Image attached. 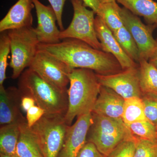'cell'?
Returning a JSON list of instances; mask_svg holds the SVG:
<instances>
[{"mask_svg":"<svg viewBox=\"0 0 157 157\" xmlns=\"http://www.w3.org/2000/svg\"><path fill=\"white\" fill-rule=\"evenodd\" d=\"M113 33L128 56L138 63L140 60L139 49L132 35L125 26Z\"/></svg>","mask_w":157,"mask_h":157,"instance_id":"23","label":"cell"},{"mask_svg":"<svg viewBox=\"0 0 157 157\" xmlns=\"http://www.w3.org/2000/svg\"><path fill=\"white\" fill-rule=\"evenodd\" d=\"M13 157H20L19 156H18V155L17 154H16L15 155H14V156H13Z\"/></svg>","mask_w":157,"mask_h":157,"instance_id":"38","label":"cell"},{"mask_svg":"<svg viewBox=\"0 0 157 157\" xmlns=\"http://www.w3.org/2000/svg\"><path fill=\"white\" fill-rule=\"evenodd\" d=\"M65 116L44 114L30 128L43 157H57L69 126Z\"/></svg>","mask_w":157,"mask_h":157,"instance_id":"5","label":"cell"},{"mask_svg":"<svg viewBox=\"0 0 157 157\" xmlns=\"http://www.w3.org/2000/svg\"><path fill=\"white\" fill-rule=\"evenodd\" d=\"M20 124L13 123L1 126L0 153L12 156L16 154L20 134Z\"/></svg>","mask_w":157,"mask_h":157,"instance_id":"19","label":"cell"},{"mask_svg":"<svg viewBox=\"0 0 157 157\" xmlns=\"http://www.w3.org/2000/svg\"><path fill=\"white\" fill-rule=\"evenodd\" d=\"M77 157H106L98 151L95 145L87 142L79 152Z\"/></svg>","mask_w":157,"mask_h":157,"instance_id":"31","label":"cell"},{"mask_svg":"<svg viewBox=\"0 0 157 157\" xmlns=\"http://www.w3.org/2000/svg\"><path fill=\"white\" fill-rule=\"evenodd\" d=\"M102 2H112V1H117V0H101Z\"/></svg>","mask_w":157,"mask_h":157,"instance_id":"37","label":"cell"},{"mask_svg":"<svg viewBox=\"0 0 157 157\" xmlns=\"http://www.w3.org/2000/svg\"><path fill=\"white\" fill-rule=\"evenodd\" d=\"M34 7L32 0H18L0 21V32L32 27Z\"/></svg>","mask_w":157,"mask_h":157,"instance_id":"15","label":"cell"},{"mask_svg":"<svg viewBox=\"0 0 157 157\" xmlns=\"http://www.w3.org/2000/svg\"><path fill=\"white\" fill-rule=\"evenodd\" d=\"M135 140L136 138L134 137L124 140L106 157H134Z\"/></svg>","mask_w":157,"mask_h":157,"instance_id":"28","label":"cell"},{"mask_svg":"<svg viewBox=\"0 0 157 157\" xmlns=\"http://www.w3.org/2000/svg\"><path fill=\"white\" fill-rule=\"evenodd\" d=\"M125 99L109 88L101 86L92 113L113 118H122Z\"/></svg>","mask_w":157,"mask_h":157,"instance_id":"16","label":"cell"},{"mask_svg":"<svg viewBox=\"0 0 157 157\" xmlns=\"http://www.w3.org/2000/svg\"><path fill=\"white\" fill-rule=\"evenodd\" d=\"M22 95V94H21ZM36 104L33 98L30 96L22 95L21 101V107L26 112Z\"/></svg>","mask_w":157,"mask_h":157,"instance_id":"32","label":"cell"},{"mask_svg":"<svg viewBox=\"0 0 157 157\" xmlns=\"http://www.w3.org/2000/svg\"><path fill=\"white\" fill-rule=\"evenodd\" d=\"M155 40L156 42L155 48L154 52L152 55L151 57L149 59L148 61L154 65L157 69V37Z\"/></svg>","mask_w":157,"mask_h":157,"instance_id":"34","label":"cell"},{"mask_svg":"<svg viewBox=\"0 0 157 157\" xmlns=\"http://www.w3.org/2000/svg\"><path fill=\"white\" fill-rule=\"evenodd\" d=\"M97 76L101 86L111 89L124 99L142 98L139 82V66L123 70L115 74H97Z\"/></svg>","mask_w":157,"mask_h":157,"instance_id":"10","label":"cell"},{"mask_svg":"<svg viewBox=\"0 0 157 157\" xmlns=\"http://www.w3.org/2000/svg\"><path fill=\"white\" fill-rule=\"evenodd\" d=\"M77 118L75 123L69 126L57 157H77L87 142L88 132L93 123L92 113H90Z\"/></svg>","mask_w":157,"mask_h":157,"instance_id":"11","label":"cell"},{"mask_svg":"<svg viewBox=\"0 0 157 157\" xmlns=\"http://www.w3.org/2000/svg\"><path fill=\"white\" fill-rule=\"evenodd\" d=\"M0 157H13L12 156L9 155L5 154L0 153Z\"/></svg>","mask_w":157,"mask_h":157,"instance_id":"35","label":"cell"},{"mask_svg":"<svg viewBox=\"0 0 157 157\" xmlns=\"http://www.w3.org/2000/svg\"><path fill=\"white\" fill-rule=\"evenodd\" d=\"M19 90L22 95L33 98L45 114H66L68 106L67 91L54 87L29 68L21 75Z\"/></svg>","mask_w":157,"mask_h":157,"instance_id":"3","label":"cell"},{"mask_svg":"<svg viewBox=\"0 0 157 157\" xmlns=\"http://www.w3.org/2000/svg\"><path fill=\"white\" fill-rule=\"evenodd\" d=\"M50 3L51 6L52 7L55 12L57 17V22L61 31L64 30L63 21H62V14L63 9L66 0H48Z\"/></svg>","mask_w":157,"mask_h":157,"instance_id":"30","label":"cell"},{"mask_svg":"<svg viewBox=\"0 0 157 157\" xmlns=\"http://www.w3.org/2000/svg\"><path fill=\"white\" fill-rule=\"evenodd\" d=\"M141 99L147 120L157 128V97L143 95Z\"/></svg>","mask_w":157,"mask_h":157,"instance_id":"27","label":"cell"},{"mask_svg":"<svg viewBox=\"0 0 157 157\" xmlns=\"http://www.w3.org/2000/svg\"><path fill=\"white\" fill-rule=\"evenodd\" d=\"M29 68L54 87L67 91L69 75L73 69L56 57L38 49Z\"/></svg>","mask_w":157,"mask_h":157,"instance_id":"8","label":"cell"},{"mask_svg":"<svg viewBox=\"0 0 157 157\" xmlns=\"http://www.w3.org/2000/svg\"><path fill=\"white\" fill-rule=\"evenodd\" d=\"M121 9L117 1L102 2L97 14L112 33L124 26Z\"/></svg>","mask_w":157,"mask_h":157,"instance_id":"21","label":"cell"},{"mask_svg":"<svg viewBox=\"0 0 157 157\" xmlns=\"http://www.w3.org/2000/svg\"><path fill=\"white\" fill-rule=\"evenodd\" d=\"M69 77L68 109L64 119L70 126L75 117L92 112L101 85L95 72L89 69H73Z\"/></svg>","mask_w":157,"mask_h":157,"instance_id":"2","label":"cell"},{"mask_svg":"<svg viewBox=\"0 0 157 157\" xmlns=\"http://www.w3.org/2000/svg\"><path fill=\"white\" fill-rule=\"evenodd\" d=\"M95 28L97 37L102 45V51L115 57L123 70L139 66V64L128 56L113 36L112 31L98 15L95 19Z\"/></svg>","mask_w":157,"mask_h":157,"instance_id":"13","label":"cell"},{"mask_svg":"<svg viewBox=\"0 0 157 157\" xmlns=\"http://www.w3.org/2000/svg\"><path fill=\"white\" fill-rule=\"evenodd\" d=\"M74 14L67 28L61 31L60 40L78 39L93 48L102 50V45L97 37L95 28L94 11L89 10L81 0H70Z\"/></svg>","mask_w":157,"mask_h":157,"instance_id":"7","label":"cell"},{"mask_svg":"<svg viewBox=\"0 0 157 157\" xmlns=\"http://www.w3.org/2000/svg\"><path fill=\"white\" fill-rule=\"evenodd\" d=\"M21 97L19 89L11 87L6 89L3 86H0L1 126L27 121L20 109Z\"/></svg>","mask_w":157,"mask_h":157,"instance_id":"14","label":"cell"},{"mask_svg":"<svg viewBox=\"0 0 157 157\" xmlns=\"http://www.w3.org/2000/svg\"><path fill=\"white\" fill-rule=\"evenodd\" d=\"M11 46L10 67L12 78H18L33 61L38 50L39 40L34 28H24L9 31Z\"/></svg>","mask_w":157,"mask_h":157,"instance_id":"6","label":"cell"},{"mask_svg":"<svg viewBox=\"0 0 157 157\" xmlns=\"http://www.w3.org/2000/svg\"><path fill=\"white\" fill-rule=\"evenodd\" d=\"M0 36V86H3L6 78L8 59L11 52L10 39L8 33L3 32Z\"/></svg>","mask_w":157,"mask_h":157,"instance_id":"25","label":"cell"},{"mask_svg":"<svg viewBox=\"0 0 157 157\" xmlns=\"http://www.w3.org/2000/svg\"><path fill=\"white\" fill-rule=\"evenodd\" d=\"M135 145L134 157H157V140L136 138Z\"/></svg>","mask_w":157,"mask_h":157,"instance_id":"26","label":"cell"},{"mask_svg":"<svg viewBox=\"0 0 157 157\" xmlns=\"http://www.w3.org/2000/svg\"><path fill=\"white\" fill-rule=\"evenodd\" d=\"M134 137L142 140H157V128L147 120L126 124Z\"/></svg>","mask_w":157,"mask_h":157,"instance_id":"24","label":"cell"},{"mask_svg":"<svg viewBox=\"0 0 157 157\" xmlns=\"http://www.w3.org/2000/svg\"><path fill=\"white\" fill-rule=\"evenodd\" d=\"M36 8L38 25L34 28L39 43L54 44L61 42V31L56 24L57 17L52 7L42 4L39 0H32Z\"/></svg>","mask_w":157,"mask_h":157,"instance_id":"12","label":"cell"},{"mask_svg":"<svg viewBox=\"0 0 157 157\" xmlns=\"http://www.w3.org/2000/svg\"><path fill=\"white\" fill-rule=\"evenodd\" d=\"M92 113L93 123L88 132L86 140L94 144L105 157L122 141L134 137L122 119Z\"/></svg>","mask_w":157,"mask_h":157,"instance_id":"4","label":"cell"},{"mask_svg":"<svg viewBox=\"0 0 157 157\" xmlns=\"http://www.w3.org/2000/svg\"><path fill=\"white\" fill-rule=\"evenodd\" d=\"M139 82L142 96L157 97V69L145 59L139 63Z\"/></svg>","mask_w":157,"mask_h":157,"instance_id":"18","label":"cell"},{"mask_svg":"<svg viewBox=\"0 0 157 157\" xmlns=\"http://www.w3.org/2000/svg\"><path fill=\"white\" fill-rule=\"evenodd\" d=\"M124 7L137 16H141L148 25L157 29V2L154 0H117Z\"/></svg>","mask_w":157,"mask_h":157,"instance_id":"17","label":"cell"},{"mask_svg":"<svg viewBox=\"0 0 157 157\" xmlns=\"http://www.w3.org/2000/svg\"><path fill=\"white\" fill-rule=\"evenodd\" d=\"M85 6L88 7L94 11L96 14L98 13L102 2L101 0H81Z\"/></svg>","mask_w":157,"mask_h":157,"instance_id":"33","label":"cell"},{"mask_svg":"<svg viewBox=\"0 0 157 157\" xmlns=\"http://www.w3.org/2000/svg\"><path fill=\"white\" fill-rule=\"evenodd\" d=\"M45 114L44 109L38 105H34L26 112V120L28 126L32 128Z\"/></svg>","mask_w":157,"mask_h":157,"instance_id":"29","label":"cell"},{"mask_svg":"<svg viewBox=\"0 0 157 157\" xmlns=\"http://www.w3.org/2000/svg\"><path fill=\"white\" fill-rule=\"evenodd\" d=\"M38 49L48 52L72 69H89L102 75L115 74L123 70L112 54L94 48L78 39H63L54 44L39 43Z\"/></svg>","mask_w":157,"mask_h":157,"instance_id":"1","label":"cell"},{"mask_svg":"<svg viewBox=\"0 0 157 157\" xmlns=\"http://www.w3.org/2000/svg\"><path fill=\"white\" fill-rule=\"evenodd\" d=\"M121 15L124 25L137 44L140 60L148 61L154 52L156 45L155 39L153 36V33L156 28L155 25L144 24L140 17L124 7L121 8Z\"/></svg>","mask_w":157,"mask_h":157,"instance_id":"9","label":"cell"},{"mask_svg":"<svg viewBox=\"0 0 157 157\" xmlns=\"http://www.w3.org/2000/svg\"><path fill=\"white\" fill-rule=\"evenodd\" d=\"M20 134L16 154L20 157H33L40 149L26 122L19 124Z\"/></svg>","mask_w":157,"mask_h":157,"instance_id":"20","label":"cell"},{"mask_svg":"<svg viewBox=\"0 0 157 157\" xmlns=\"http://www.w3.org/2000/svg\"><path fill=\"white\" fill-rule=\"evenodd\" d=\"M33 157H43V156L41 153L40 152H39L37 153V154H36V155H34Z\"/></svg>","mask_w":157,"mask_h":157,"instance_id":"36","label":"cell"},{"mask_svg":"<svg viewBox=\"0 0 157 157\" xmlns=\"http://www.w3.org/2000/svg\"><path fill=\"white\" fill-rule=\"evenodd\" d=\"M122 119L125 124L137 121L147 120L141 98L135 97L125 99Z\"/></svg>","mask_w":157,"mask_h":157,"instance_id":"22","label":"cell"}]
</instances>
